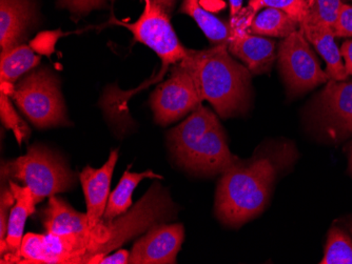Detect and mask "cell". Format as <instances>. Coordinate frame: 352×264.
Masks as SVG:
<instances>
[{"label": "cell", "instance_id": "obj_1", "mask_svg": "<svg viewBox=\"0 0 352 264\" xmlns=\"http://www.w3.org/2000/svg\"><path fill=\"white\" fill-rule=\"evenodd\" d=\"M179 64L191 74L201 101L210 102L221 117H231L248 108L250 74L233 60L227 43L207 50H188Z\"/></svg>", "mask_w": 352, "mask_h": 264}, {"label": "cell", "instance_id": "obj_2", "mask_svg": "<svg viewBox=\"0 0 352 264\" xmlns=\"http://www.w3.org/2000/svg\"><path fill=\"white\" fill-rule=\"evenodd\" d=\"M168 136L176 160L191 172L219 174L239 161L217 116L201 104Z\"/></svg>", "mask_w": 352, "mask_h": 264}, {"label": "cell", "instance_id": "obj_3", "mask_svg": "<svg viewBox=\"0 0 352 264\" xmlns=\"http://www.w3.org/2000/svg\"><path fill=\"white\" fill-rule=\"evenodd\" d=\"M276 172L268 158L233 163L223 173L217 187V218L227 226H239L258 216L270 196Z\"/></svg>", "mask_w": 352, "mask_h": 264}, {"label": "cell", "instance_id": "obj_4", "mask_svg": "<svg viewBox=\"0 0 352 264\" xmlns=\"http://www.w3.org/2000/svg\"><path fill=\"white\" fill-rule=\"evenodd\" d=\"M176 213L168 191L160 183H154L131 211L110 221L102 220L93 228L85 263H100L110 252L131 238L173 219Z\"/></svg>", "mask_w": 352, "mask_h": 264}, {"label": "cell", "instance_id": "obj_5", "mask_svg": "<svg viewBox=\"0 0 352 264\" xmlns=\"http://www.w3.org/2000/svg\"><path fill=\"white\" fill-rule=\"evenodd\" d=\"M1 173L3 178L21 181L29 188L36 204L76 184L74 173L66 161L45 145L30 147L23 156L3 163Z\"/></svg>", "mask_w": 352, "mask_h": 264}, {"label": "cell", "instance_id": "obj_6", "mask_svg": "<svg viewBox=\"0 0 352 264\" xmlns=\"http://www.w3.org/2000/svg\"><path fill=\"white\" fill-rule=\"evenodd\" d=\"M10 97L38 129L70 124L58 78L47 69L28 75L14 86Z\"/></svg>", "mask_w": 352, "mask_h": 264}, {"label": "cell", "instance_id": "obj_7", "mask_svg": "<svg viewBox=\"0 0 352 264\" xmlns=\"http://www.w3.org/2000/svg\"><path fill=\"white\" fill-rule=\"evenodd\" d=\"M278 60L285 84L292 95L302 94L330 80L300 27L280 43Z\"/></svg>", "mask_w": 352, "mask_h": 264}, {"label": "cell", "instance_id": "obj_8", "mask_svg": "<svg viewBox=\"0 0 352 264\" xmlns=\"http://www.w3.org/2000/svg\"><path fill=\"white\" fill-rule=\"evenodd\" d=\"M118 23L129 29L134 40L156 53L163 61L164 70L170 64H179L187 56L188 49L182 45L174 32L169 13L154 0H145V9L135 23Z\"/></svg>", "mask_w": 352, "mask_h": 264}, {"label": "cell", "instance_id": "obj_9", "mask_svg": "<svg viewBox=\"0 0 352 264\" xmlns=\"http://www.w3.org/2000/svg\"><path fill=\"white\" fill-rule=\"evenodd\" d=\"M199 91L187 69L175 64L169 80L158 84L152 93L150 104L157 123H172L201 104Z\"/></svg>", "mask_w": 352, "mask_h": 264}, {"label": "cell", "instance_id": "obj_10", "mask_svg": "<svg viewBox=\"0 0 352 264\" xmlns=\"http://www.w3.org/2000/svg\"><path fill=\"white\" fill-rule=\"evenodd\" d=\"M88 250L86 236L29 232L23 236L19 263L85 264Z\"/></svg>", "mask_w": 352, "mask_h": 264}, {"label": "cell", "instance_id": "obj_11", "mask_svg": "<svg viewBox=\"0 0 352 264\" xmlns=\"http://www.w3.org/2000/svg\"><path fill=\"white\" fill-rule=\"evenodd\" d=\"M318 122L333 139L352 135V82L330 80L316 104Z\"/></svg>", "mask_w": 352, "mask_h": 264}, {"label": "cell", "instance_id": "obj_12", "mask_svg": "<svg viewBox=\"0 0 352 264\" xmlns=\"http://www.w3.org/2000/svg\"><path fill=\"white\" fill-rule=\"evenodd\" d=\"M185 238L183 224L152 226L132 248L129 263L173 264Z\"/></svg>", "mask_w": 352, "mask_h": 264}, {"label": "cell", "instance_id": "obj_13", "mask_svg": "<svg viewBox=\"0 0 352 264\" xmlns=\"http://www.w3.org/2000/svg\"><path fill=\"white\" fill-rule=\"evenodd\" d=\"M118 159V151L111 152L108 161L100 169L86 167L79 175L86 196L87 215L91 228L102 221L110 194V185L114 167Z\"/></svg>", "mask_w": 352, "mask_h": 264}, {"label": "cell", "instance_id": "obj_14", "mask_svg": "<svg viewBox=\"0 0 352 264\" xmlns=\"http://www.w3.org/2000/svg\"><path fill=\"white\" fill-rule=\"evenodd\" d=\"M10 189L15 196V204L10 212L8 221L6 245L7 251L1 256V263H19L21 261V248L28 217L35 212L34 197L27 187H21L10 181Z\"/></svg>", "mask_w": 352, "mask_h": 264}, {"label": "cell", "instance_id": "obj_15", "mask_svg": "<svg viewBox=\"0 0 352 264\" xmlns=\"http://www.w3.org/2000/svg\"><path fill=\"white\" fill-rule=\"evenodd\" d=\"M228 49L237 58L244 61L248 70L255 74L267 72L276 59V43L246 29H231Z\"/></svg>", "mask_w": 352, "mask_h": 264}, {"label": "cell", "instance_id": "obj_16", "mask_svg": "<svg viewBox=\"0 0 352 264\" xmlns=\"http://www.w3.org/2000/svg\"><path fill=\"white\" fill-rule=\"evenodd\" d=\"M31 0H0V47L1 52L15 48L23 41L33 21Z\"/></svg>", "mask_w": 352, "mask_h": 264}, {"label": "cell", "instance_id": "obj_17", "mask_svg": "<svg viewBox=\"0 0 352 264\" xmlns=\"http://www.w3.org/2000/svg\"><path fill=\"white\" fill-rule=\"evenodd\" d=\"M43 222L47 232L55 235L90 237L92 232L88 215L77 212L67 201L55 195L49 198L43 210Z\"/></svg>", "mask_w": 352, "mask_h": 264}, {"label": "cell", "instance_id": "obj_18", "mask_svg": "<svg viewBox=\"0 0 352 264\" xmlns=\"http://www.w3.org/2000/svg\"><path fill=\"white\" fill-rule=\"evenodd\" d=\"M306 39L314 45L316 52L326 62V73L330 80L343 82L347 80L345 66L342 61L341 51L336 43L333 29L329 27L300 25Z\"/></svg>", "mask_w": 352, "mask_h": 264}, {"label": "cell", "instance_id": "obj_19", "mask_svg": "<svg viewBox=\"0 0 352 264\" xmlns=\"http://www.w3.org/2000/svg\"><path fill=\"white\" fill-rule=\"evenodd\" d=\"M300 27V23L284 11L265 8L253 17L249 25V33L258 36L286 38Z\"/></svg>", "mask_w": 352, "mask_h": 264}, {"label": "cell", "instance_id": "obj_20", "mask_svg": "<svg viewBox=\"0 0 352 264\" xmlns=\"http://www.w3.org/2000/svg\"><path fill=\"white\" fill-rule=\"evenodd\" d=\"M146 178L162 179L163 177L155 174L151 169L144 173H131L126 171L116 190L109 196L108 204L102 220L110 221L128 212V208L132 206V194L134 190L138 183Z\"/></svg>", "mask_w": 352, "mask_h": 264}, {"label": "cell", "instance_id": "obj_21", "mask_svg": "<svg viewBox=\"0 0 352 264\" xmlns=\"http://www.w3.org/2000/svg\"><path fill=\"white\" fill-rule=\"evenodd\" d=\"M179 12L187 14L195 19L204 34L213 45L221 43L228 45L232 29L210 12L206 11L201 7V0H183Z\"/></svg>", "mask_w": 352, "mask_h": 264}, {"label": "cell", "instance_id": "obj_22", "mask_svg": "<svg viewBox=\"0 0 352 264\" xmlns=\"http://www.w3.org/2000/svg\"><path fill=\"white\" fill-rule=\"evenodd\" d=\"M41 61V57L35 54L33 49L28 45H19L11 50L1 52L0 77L1 82L14 84L21 75L34 69Z\"/></svg>", "mask_w": 352, "mask_h": 264}, {"label": "cell", "instance_id": "obj_23", "mask_svg": "<svg viewBox=\"0 0 352 264\" xmlns=\"http://www.w3.org/2000/svg\"><path fill=\"white\" fill-rule=\"evenodd\" d=\"M321 264H352V240L339 228L328 232L325 253Z\"/></svg>", "mask_w": 352, "mask_h": 264}, {"label": "cell", "instance_id": "obj_24", "mask_svg": "<svg viewBox=\"0 0 352 264\" xmlns=\"http://www.w3.org/2000/svg\"><path fill=\"white\" fill-rule=\"evenodd\" d=\"M305 17L300 25L329 27L333 29L337 21L342 0H309Z\"/></svg>", "mask_w": 352, "mask_h": 264}, {"label": "cell", "instance_id": "obj_25", "mask_svg": "<svg viewBox=\"0 0 352 264\" xmlns=\"http://www.w3.org/2000/svg\"><path fill=\"white\" fill-rule=\"evenodd\" d=\"M307 7V0H249V8L253 14L265 8H274L284 11L300 23L305 17Z\"/></svg>", "mask_w": 352, "mask_h": 264}, {"label": "cell", "instance_id": "obj_26", "mask_svg": "<svg viewBox=\"0 0 352 264\" xmlns=\"http://www.w3.org/2000/svg\"><path fill=\"white\" fill-rule=\"evenodd\" d=\"M10 96H8L5 93L1 92L0 95V116H1V121L5 124L7 129L13 131L15 135L17 143L21 145L23 141H27L29 138L30 131L29 127L21 118L19 117V114L16 113L12 106L11 101L9 99Z\"/></svg>", "mask_w": 352, "mask_h": 264}, {"label": "cell", "instance_id": "obj_27", "mask_svg": "<svg viewBox=\"0 0 352 264\" xmlns=\"http://www.w3.org/2000/svg\"><path fill=\"white\" fill-rule=\"evenodd\" d=\"M57 7L61 10H68L73 17L80 19L94 10L107 7L106 0H57Z\"/></svg>", "mask_w": 352, "mask_h": 264}, {"label": "cell", "instance_id": "obj_28", "mask_svg": "<svg viewBox=\"0 0 352 264\" xmlns=\"http://www.w3.org/2000/svg\"><path fill=\"white\" fill-rule=\"evenodd\" d=\"M0 254L1 256L7 251L6 245V236H7L8 221H9L10 212L12 206L15 204V196L11 189H3L1 200H0Z\"/></svg>", "mask_w": 352, "mask_h": 264}, {"label": "cell", "instance_id": "obj_29", "mask_svg": "<svg viewBox=\"0 0 352 264\" xmlns=\"http://www.w3.org/2000/svg\"><path fill=\"white\" fill-rule=\"evenodd\" d=\"M333 32L336 37H352V5H342Z\"/></svg>", "mask_w": 352, "mask_h": 264}, {"label": "cell", "instance_id": "obj_30", "mask_svg": "<svg viewBox=\"0 0 352 264\" xmlns=\"http://www.w3.org/2000/svg\"><path fill=\"white\" fill-rule=\"evenodd\" d=\"M130 253L126 250H120L116 254L102 258L100 264H126L129 263Z\"/></svg>", "mask_w": 352, "mask_h": 264}, {"label": "cell", "instance_id": "obj_31", "mask_svg": "<svg viewBox=\"0 0 352 264\" xmlns=\"http://www.w3.org/2000/svg\"><path fill=\"white\" fill-rule=\"evenodd\" d=\"M342 57L345 60V70L348 76L352 75V40H347L342 45L341 49Z\"/></svg>", "mask_w": 352, "mask_h": 264}, {"label": "cell", "instance_id": "obj_32", "mask_svg": "<svg viewBox=\"0 0 352 264\" xmlns=\"http://www.w3.org/2000/svg\"><path fill=\"white\" fill-rule=\"evenodd\" d=\"M229 3H230L231 17L234 19L242 9L243 0H229Z\"/></svg>", "mask_w": 352, "mask_h": 264}, {"label": "cell", "instance_id": "obj_33", "mask_svg": "<svg viewBox=\"0 0 352 264\" xmlns=\"http://www.w3.org/2000/svg\"><path fill=\"white\" fill-rule=\"evenodd\" d=\"M154 1L161 5L169 14L171 13L172 10H173L174 3H175V0H154Z\"/></svg>", "mask_w": 352, "mask_h": 264}, {"label": "cell", "instance_id": "obj_34", "mask_svg": "<svg viewBox=\"0 0 352 264\" xmlns=\"http://www.w3.org/2000/svg\"><path fill=\"white\" fill-rule=\"evenodd\" d=\"M348 153H349V165H350V169H351V173H352V143H350L349 151H348Z\"/></svg>", "mask_w": 352, "mask_h": 264}, {"label": "cell", "instance_id": "obj_35", "mask_svg": "<svg viewBox=\"0 0 352 264\" xmlns=\"http://www.w3.org/2000/svg\"><path fill=\"white\" fill-rule=\"evenodd\" d=\"M307 1H309V0H307Z\"/></svg>", "mask_w": 352, "mask_h": 264}]
</instances>
